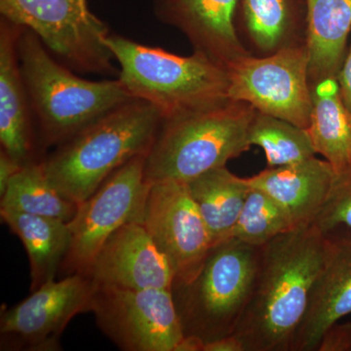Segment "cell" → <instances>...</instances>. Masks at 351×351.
<instances>
[{
	"mask_svg": "<svg viewBox=\"0 0 351 351\" xmlns=\"http://www.w3.org/2000/svg\"><path fill=\"white\" fill-rule=\"evenodd\" d=\"M327 244L311 223L261 247L250 297L234 332L245 351H294Z\"/></svg>",
	"mask_w": 351,
	"mask_h": 351,
	"instance_id": "1",
	"label": "cell"
},
{
	"mask_svg": "<svg viewBox=\"0 0 351 351\" xmlns=\"http://www.w3.org/2000/svg\"><path fill=\"white\" fill-rule=\"evenodd\" d=\"M161 124L162 117L151 104L127 101L58 145L41 160L44 173L64 197L78 205L130 159L147 154Z\"/></svg>",
	"mask_w": 351,
	"mask_h": 351,
	"instance_id": "2",
	"label": "cell"
},
{
	"mask_svg": "<svg viewBox=\"0 0 351 351\" xmlns=\"http://www.w3.org/2000/svg\"><path fill=\"white\" fill-rule=\"evenodd\" d=\"M17 50L44 149L64 144L95 120L134 100L119 78L92 82L75 75L31 29L22 27Z\"/></svg>",
	"mask_w": 351,
	"mask_h": 351,
	"instance_id": "3",
	"label": "cell"
},
{
	"mask_svg": "<svg viewBox=\"0 0 351 351\" xmlns=\"http://www.w3.org/2000/svg\"><path fill=\"white\" fill-rule=\"evenodd\" d=\"M105 44L119 63V80L131 97L151 104L162 121L214 107L230 99L228 71L195 52L179 56L110 34Z\"/></svg>",
	"mask_w": 351,
	"mask_h": 351,
	"instance_id": "4",
	"label": "cell"
},
{
	"mask_svg": "<svg viewBox=\"0 0 351 351\" xmlns=\"http://www.w3.org/2000/svg\"><path fill=\"white\" fill-rule=\"evenodd\" d=\"M257 110L228 99L214 107L162 121L145 156L147 182H189L250 149L249 130Z\"/></svg>",
	"mask_w": 351,
	"mask_h": 351,
	"instance_id": "5",
	"label": "cell"
},
{
	"mask_svg": "<svg viewBox=\"0 0 351 351\" xmlns=\"http://www.w3.org/2000/svg\"><path fill=\"white\" fill-rule=\"evenodd\" d=\"M260 248L226 240L212 247L195 278L173 283L184 336L205 343L234 334L250 297Z\"/></svg>",
	"mask_w": 351,
	"mask_h": 351,
	"instance_id": "6",
	"label": "cell"
},
{
	"mask_svg": "<svg viewBox=\"0 0 351 351\" xmlns=\"http://www.w3.org/2000/svg\"><path fill=\"white\" fill-rule=\"evenodd\" d=\"M0 13L34 32L69 69L101 75L117 73L105 44L110 29L90 11L87 0H0Z\"/></svg>",
	"mask_w": 351,
	"mask_h": 351,
	"instance_id": "7",
	"label": "cell"
},
{
	"mask_svg": "<svg viewBox=\"0 0 351 351\" xmlns=\"http://www.w3.org/2000/svg\"><path fill=\"white\" fill-rule=\"evenodd\" d=\"M306 44L263 57L237 58L226 66L230 100L249 104L258 112L308 128L313 95Z\"/></svg>",
	"mask_w": 351,
	"mask_h": 351,
	"instance_id": "8",
	"label": "cell"
},
{
	"mask_svg": "<svg viewBox=\"0 0 351 351\" xmlns=\"http://www.w3.org/2000/svg\"><path fill=\"white\" fill-rule=\"evenodd\" d=\"M145 156L130 159L78 204L75 216L69 223L71 243L61 269L66 276H85L113 233L126 223L142 221L151 186L145 178Z\"/></svg>",
	"mask_w": 351,
	"mask_h": 351,
	"instance_id": "9",
	"label": "cell"
},
{
	"mask_svg": "<svg viewBox=\"0 0 351 351\" xmlns=\"http://www.w3.org/2000/svg\"><path fill=\"white\" fill-rule=\"evenodd\" d=\"M91 311L97 326L124 351H175L184 338L171 289L97 286Z\"/></svg>",
	"mask_w": 351,
	"mask_h": 351,
	"instance_id": "10",
	"label": "cell"
},
{
	"mask_svg": "<svg viewBox=\"0 0 351 351\" xmlns=\"http://www.w3.org/2000/svg\"><path fill=\"white\" fill-rule=\"evenodd\" d=\"M96 284L75 274L51 281L0 314L1 350L56 351L60 338L77 314L91 311Z\"/></svg>",
	"mask_w": 351,
	"mask_h": 351,
	"instance_id": "11",
	"label": "cell"
},
{
	"mask_svg": "<svg viewBox=\"0 0 351 351\" xmlns=\"http://www.w3.org/2000/svg\"><path fill=\"white\" fill-rule=\"evenodd\" d=\"M141 223L170 261L174 282H189L195 278L212 243L188 184L151 182Z\"/></svg>",
	"mask_w": 351,
	"mask_h": 351,
	"instance_id": "12",
	"label": "cell"
},
{
	"mask_svg": "<svg viewBox=\"0 0 351 351\" xmlns=\"http://www.w3.org/2000/svg\"><path fill=\"white\" fill-rule=\"evenodd\" d=\"M85 276L97 286L172 289L175 272L144 226L132 221L113 233Z\"/></svg>",
	"mask_w": 351,
	"mask_h": 351,
	"instance_id": "13",
	"label": "cell"
},
{
	"mask_svg": "<svg viewBox=\"0 0 351 351\" xmlns=\"http://www.w3.org/2000/svg\"><path fill=\"white\" fill-rule=\"evenodd\" d=\"M239 0H154L157 19L179 29L195 52L226 66L250 54L237 34Z\"/></svg>",
	"mask_w": 351,
	"mask_h": 351,
	"instance_id": "14",
	"label": "cell"
},
{
	"mask_svg": "<svg viewBox=\"0 0 351 351\" xmlns=\"http://www.w3.org/2000/svg\"><path fill=\"white\" fill-rule=\"evenodd\" d=\"M335 176L331 164L314 156L301 162L269 167L247 178L246 182L276 201L295 228L313 223L326 202Z\"/></svg>",
	"mask_w": 351,
	"mask_h": 351,
	"instance_id": "15",
	"label": "cell"
},
{
	"mask_svg": "<svg viewBox=\"0 0 351 351\" xmlns=\"http://www.w3.org/2000/svg\"><path fill=\"white\" fill-rule=\"evenodd\" d=\"M22 27L1 18L0 23V143L20 163L34 160L32 108L18 57Z\"/></svg>",
	"mask_w": 351,
	"mask_h": 351,
	"instance_id": "16",
	"label": "cell"
},
{
	"mask_svg": "<svg viewBox=\"0 0 351 351\" xmlns=\"http://www.w3.org/2000/svg\"><path fill=\"white\" fill-rule=\"evenodd\" d=\"M327 242L326 257L314 283L294 351L317 350L327 328L351 313V241Z\"/></svg>",
	"mask_w": 351,
	"mask_h": 351,
	"instance_id": "17",
	"label": "cell"
},
{
	"mask_svg": "<svg viewBox=\"0 0 351 351\" xmlns=\"http://www.w3.org/2000/svg\"><path fill=\"white\" fill-rule=\"evenodd\" d=\"M311 85L339 75L351 31V0H306Z\"/></svg>",
	"mask_w": 351,
	"mask_h": 351,
	"instance_id": "18",
	"label": "cell"
},
{
	"mask_svg": "<svg viewBox=\"0 0 351 351\" xmlns=\"http://www.w3.org/2000/svg\"><path fill=\"white\" fill-rule=\"evenodd\" d=\"M0 217L24 245L31 267L32 292L55 280L71 247L69 223L6 210H0Z\"/></svg>",
	"mask_w": 351,
	"mask_h": 351,
	"instance_id": "19",
	"label": "cell"
},
{
	"mask_svg": "<svg viewBox=\"0 0 351 351\" xmlns=\"http://www.w3.org/2000/svg\"><path fill=\"white\" fill-rule=\"evenodd\" d=\"M311 95L313 108L306 130L316 154L338 173L351 164V112L341 99L337 78L314 83Z\"/></svg>",
	"mask_w": 351,
	"mask_h": 351,
	"instance_id": "20",
	"label": "cell"
},
{
	"mask_svg": "<svg viewBox=\"0 0 351 351\" xmlns=\"http://www.w3.org/2000/svg\"><path fill=\"white\" fill-rule=\"evenodd\" d=\"M252 43L265 55L306 44V0H239Z\"/></svg>",
	"mask_w": 351,
	"mask_h": 351,
	"instance_id": "21",
	"label": "cell"
},
{
	"mask_svg": "<svg viewBox=\"0 0 351 351\" xmlns=\"http://www.w3.org/2000/svg\"><path fill=\"white\" fill-rule=\"evenodd\" d=\"M204 221L212 247L230 239L251 188L226 166L207 171L186 182Z\"/></svg>",
	"mask_w": 351,
	"mask_h": 351,
	"instance_id": "22",
	"label": "cell"
},
{
	"mask_svg": "<svg viewBox=\"0 0 351 351\" xmlns=\"http://www.w3.org/2000/svg\"><path fill=\"white\" fill-rule=\"evenodd\" d=\"M78 205L64 197L49 182L41 161L25 164L1 195L0 210L36 215L69 223Z\"/></svg>",
	"mask_w": 351,
	"mask_h": 351,
	"instance_id": "23",
	"label": "cell"
},
{
	"mask_svg": "<svg viewBox=\"0 0 351 351\" xmlns=\"http://www.w3.org/2000/svg\"><path fill=\"white\" fill-rule=\"evenodd\" d=\"M249 141L262 147L269 167L301 162L316 154L306 129L265 113H256Z\"/></svg>",
	"mask_w": 351,
	"mask_h": 351,
	"instance_id": "24",
	"label": "cell"
},
{
	"mask_svg": "<svg viewBox=\"0 0 351 351\" xmlns=\"http://www.w3.org/2000/svg\"><path fill=\"white\" fill-rule=\"evenodd\" d=\"M292 228L287 215L276 201L260 189L251 188L230 239L262 247Z\"/></svg>",
	"mask_w": 351,
	"mask_h": 351,
	"instance_id": "25",
	"label": "cell"
},
{
	"mask_svg": "<svg viewBox=\"0 0 351 351\" xmlns=\"http://www.w3.org/2000/svg\"><path fill=\"white\" fill-rule=\"evenodd\" d=\"M313 223L325 239L351 241V164L336 173L326 202Z\"/></svg>",
	"mask_w": 351,
	"mask_h": 351,
	"instance_id": "26",
	"label": "cell"
},
{
	"mask_svg": "<svg viewBox=\"0 0 351 351\" xmlns=\"http://www.w3.org/2000/svg\"><path fill=\"white\" fill-rule=\"evenodd\" d=\"M317 351H351V322L334 323L321 337Z\"/></svg>",
	"mask_w": 351,
	"mask_h": 351,
	"instance_id": "27",
	"label": "cell"
},
{
	"mask_svg": "<svg viewBox=\"0 0 351 351\" xmlns=\"http://www.w3.org/2000/svg\"><path fill=\"white\" fill-rule=\"evenodd\" d=\"M24 165L25 164L20 163L1 149L0 152V196L3 195L9 182L12 180L14 176L20 172Z\"/></svg>",
	"mask_w": 351,
	"mask_h": 351,
	"instance_id": "28",
	"label": "cell"
},
{
	"mask_svg": "<svg viewBox=\"0 0 351 351\" xmlns=\"http://www.w3.org/2000/svg\"><path fill=\"white\" fill-rule=\"evenodd\" d=\"M339 86V93L346 108L351 112V46L345 58L343 66L337 76Z\"/></svg>",
	"mask_w": 351,
	"mask_h": 351,
	"instance_id": "29",
	"label": "cell"
},
{
	"mask_svg": "<svg viewBox=\"0 0 351 351\" xmlns=\"http://www.w3.org/2000/svg\"><path fill=\"white\" fill-rule=\"evenodd\" d=\"M203 351H245V348L237 335L233 334L207 341L203 346Z\"/></svg>",
	"mask_w": 351,
	"mask_h": 351,
	"instance_id": "30",
	"label": "cell"
},
{
	"mask_svg": "<svg viewBox=\"0 0 351 351\" xmlns=\"http://www.w3.org/2000/svg\"><path fill=\"white\" fill-rule=\"evenodd\" d=\"M204 341L193 336H184L175 351H203Z\"/></svg>",
	"mask_w": 351,
	"mask_h": 351,
	"instance_id": "31",
	"label": "cell"
}]
</instances>
